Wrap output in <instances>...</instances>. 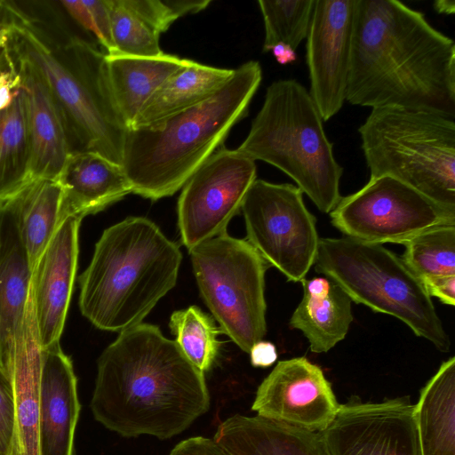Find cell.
<instances>
[{"instance_id":"cell-1","label":"cell","mask_w":455,"mask_h":455,"mask_svg":"<svg viewBox=\"0 0 455 455\" xmlns=\"http://www.w3.org/2000/svg\"><path fill=\"white\" fill-rule=\"evenodd\" d=\"M346 100L455 118V43L396 0H356Z\"/></svg>"},{"instance_id":"cell-2","label":"cell","mask_w":455,"mask_h":455,"mask_svg":"<svg viewBox=\"0 0 455 455\" xmlns=\"http://www.w3.org/2000/svg\"><path fill=\"white\" fill-rule=\"evenodd\" d=\"M209 408L204 372L156 325L122 331L98 359L91 409L98 422L123 436L169 439Z\"/></svg>"},{"instance_id":"cell-3","label":"cell","mask_w":455,"mask_h":455,"mask_svg":"<svg viewBox=\"0 0 455 455\" xmlns=\"http://www.w3.org/2000/svg\"><path fill=\"white\" fill-rule=\"evenodd\" d=\"M261 79L259 62L247 61L201 103L149 125L128 129L121 165L132 193L156 201L180 189L247 115Z\"/></svg>"},{"instance_id":"cell-4","label":"cell","mask_w":455,"mask_h":455,"mask_svg":"<svg viewBox=\"0 0 455 455\" xmlns=\"http://www.w3.org/2000/svg\"><path fill=\"white\" fill-rule=\"evenodd\" d=\"M182 254L144 217L105 229L79 277V307L95 327L121 332L141 323L176 284Z\"/></svg>"},{"instance_id":"cell-5","label":"cell","mask_w":455,"mask_h":455,"mask_svg":"<svg viewBox=\"0 0 455 455\" xmlns=\"http://www.w3.org/2000/svg\"><path fill=\"white\" fill-rule=\"evenodd\" d=\"M322 116L309 92L294 79L273 82L250 132L237 148L291 178L322 212L341 198L342 166L333 154Z\"/></svg>"},{"instance_id":"cell-6","label":"cell","mask_w":455,"mask_h":455,"mask_svg":"<svg viewBox=\"0 0 455 455\" xmlns=\"http://www.w3.org/2000/svg\"><path fill=\"white\" fill-rule=\"evenodd\" d=\"M15 54L39 72L79 148L92 151L122 164L127 127L113 100L107 76L105 52L80 39L68 46L73 67L60 62L26 20L12 30Z\"/></svg>"},{"instance_id":"cell-7","label":"cell","mask_w":455,"mask_h":455,"mask_svg":"<svg viewBox=\"0 0 455 455\" xmlns=\"http://www.w3.org/2000/svg\"><path fill=\"white\" fill-rule=\"evenodd\" d=\"M370 178L390 177L455 207L454 119L397 107L371 108L358 128Z\"/></svg>"},{"instance_id":"cell-8","label":"cell","mask_w":455,"mask_h":455,"mask_svg":"<svg viewBox=\"0 0 455 455\" xmlns=\"http://www.w3.org/2000/svg\"><path fill=\"white\" fill-rule=\"evenodd\" d=\"M315 267L352 301L401 320L418 337L449 352V335L421 281L382 244L349 237L321 238Z\"/></svg>"},{"instance_id":"cell-9","label":"cell","mask_w":455,"mask_h":455,"mask_svg":"<svg viewBox=\"0 0 455 455\" xmlns=\"http://www.w3.org/2000/svg\"><path fill=\"white\" fill-rule=\"evenodd\" d=\"M188 251L201 296L222 333L249 353L267 333L268 264L247 240L227 232Z\"/></svg>"},{"instance_id":"cell-10","label":"cell","mask_w":455,"mask_h":455,"mask_svg":"<svg viewBox=\"0 0 455 455\" xmlns=\"http://www.w3.org/2000/svg\"><path fill=\"white\" fill-rule=\"evenodd\" d=\"M241 211L247 241L268 266L289 281L301 282L315 264L320 238L316 220L303 201V193L290 183L256 179Z\"/></svg>"},{"instance_id":"cell-11","label":"cell","mask_w":455,"mask_h":455,"mask_svg":"<svg viewBox=\"0 0 455 455\" xmlns=\"http://www.w3.org/2000/svg\"><path fill=\"white\" fill-rule=\"evenodd\" d=\"M330 215L346 237L379 244H403L428 229L455 225V207L386 176L370 178L358 191L341 196Z\"/></svg>"},{"instance_id":"cell-12","label":"cell","mask_w":455,"mask_h":455,"mask_svg":"<svg viewBox=\"0 0 455 455\" xmlns=\"http://www.w3.org/2000/svg\"><path fill=\"white\" fill-rule=\"evenodd\" d=\"M255 161L236 149H217L182 187L178 228L189 251L223 232L256 180Z\"/></svg>"},{"instance_id":"cell-13","label":"cell","mask_w":455,"mask_h":455,"mask_svg":"<svg viewBox=\"0 0 455 455\" xmlns=\"http://www.w3.org/2000/svg\"><path fill=\"white\" fill-rule=\"evenodd\" d=\"M319 435L328 455H422L409 396L364 403L352 395Z\"/></svg>"},{"instance_id":"cell-14","label":"cell","mask_w":455,"mask_h":455,"mask_svg":"<svg viewBox=\"0 0 455 455\" xmlns=\"http://www.w3.org/2000/svg\"><path fill=\"white\" fill-rule=\"evenodd\" d=\"M356 0H315L307 36L309 94L323 121L343 107L351 66Z\"/></svg>"},{"instance_id":"cell-15","label":"cell","mask_w":455,"mask_h":455,"mask_svg":"<svg viewBox=\"0 0 455 455\" xmlns=\"http://www.w3.org/2000/svg\"><path fill=\"white\" fill-rule=\"evenodd\" d=\"M339 405L322 369L295 357L277 363L259 386L251 409L258 416L319 433Z\"/></svg>"},{"instance_id":"cell-16","label":"cell","mask_w":455,"mask_h":455,"mask_svg":"<svg viewBox=\"0 0 455 455\" xmlns=\"http://www.w3.org/2000/svg\"><path fill=\"white\" fill-rule=\"evenodd\" d=\"M82 219L68 217L55 230L31 275L30 291L42 348L60 342L77 267Z\"/></svg>"},{"instance_id":"cell-17","label":"cell","mask_w":455,"mask_h":455,"mask_svg":"<svg viewBox=\"0 0 455 455\" xmlns=\"http://www.w3.org/2000/svg\"><path fill=\"white\" fill-rule=\"evenodd\" d=\"M20 196L0 201V368L7 376L29 297L32 272L19 224Z\"/></svg>"},{"instance_id":"cell-18","label":"cell","mask_w":455,"mask_h":455,"mask_svg":"<svg viewBox=\"0 0 455 455\" xmlns=\"http://www.w3.org/2000/svg\"><path fill=\"white\" fill-rule=\"evenodd\" d=\"M80 403L70 358L60 342L42 348L38 410L39 455H74Z\"/></svg>"},{"instance_id":"cell-19","label":"cell","mask_w":455,"mask_h":455,"mask_svg":"<svg viewBox=\"0 0 455 455\" xmlns=\"http://www.w3.org/2000/svg\"><path fill=\"white\" fill-rule=\"evenodd\" d=\"M15 55L16 62L10 61L27 94L29 179L57 180L72 151L63 114L37 69L26 59Z\"/></svg>"},{"instance_id":"cell-20","label":"cell","mask_w":455,"mask_h":455,"mask_svg":"<svg viewBox=\"0 0 455 455\" xmlns=\"http://www.w3.org/2000/svg\"><path fill=\"white\" fill-rule=\"evenodd\" d=\"M57 180L59 225L68 217L97 213L132 193L122 165L92 151H71Z\"/></svg>"},{"instance_id":"cell-21","label":"cell","mask_w":455,"mask_h":455,"mask_svg":"<svg viewBox=\"0 0 455 455\" xmlns=\"http://www.w3.org/2000/svg\"><path fill=\"white\" fill-rule=\"evenodd\" d=\"M42 347L38 339L31 291L19 329L11 381L16 411L17 455H39L38 410Z\"/></svg>"},{"instance_id":"cell-22","label":"cell","mask_w":455,"mask_h":455,"mask_svg":"<svg viewBox=\"0 0 455 455\" xmlns=\"http://www.w3.org/2000/svg\"><path fill=\"white\" fill-rule=\"evenodd\" d=\"M212 439L230 455H328L319 433L258 415L227 419Z\"/></svg>"},{"instance_id":"cell-23","label":"cell","mask_w":455,"mask_h":455,"mask_svg":"<svg viewBox=\"0 0 455 455\" xmlns=\"http://www.w3.org/2000/svg\"><path fill=\"white\" fill-rule=\"evenodd\" d=\"M303 298L290 319L314 353H324L345 339L353 321L351 299L326 277L303 279Z\"/></svg>"},{"instance_id":"cell-24","label":"cell","mask_w":455,"mask_h":455,"mask_svg":"<svg viewBox=\"0 0 455 455\" xmlns=\"http://www.w3.org/2000/svg\"><path fill=\"white\" fill-rule=\"evenodd\" d=\"M187 62L188 59L164 52L158 56L105 53L111 95L127 129L153 93Z\"/></svg>"},{"instance_id":"cell-25","label":"cell","mask_w":455,"mask_h":455,"mask_svg":"<svg viewBox=\"0 0 455 455\" xmlns=\"http://www.w3.org/2000/svg\"><path fill=\"white\" fill-rule=\"evenodd\" d=\"M233 73L234 69L188 60L148 100L129 129L149 125L201 103L217 92Z\"/></svg>"},{"instance_id":"cell-26","label":"cell","mask_w":455,"mask_h":455,"mask_svg":"<svg viewBox=\"0 0 455 455\" xmlns=\"http://www.w3.org/2000/svg\"><path fill=\"white\" fill-rule=\"evenodd\" d=\"M415 406L422 455H455V357L443 362Z\"/></svg>"},{"instance_id":"cell-27","label":"cell","mask_w":455,"mask_h":455,"mask_svg":"<svg viewBox=\"0 0 455 455\" xmlns=\"http://www.w3.org/2000/svg\"><path fill=\"white\" fill-rule=\"evenodd\" d=\"M19 196L20 231L32 272L59 226L61 188L57 180L36 179Z\"/></svg>"},{"instance_id":"cell-28","label":"cell","mask_w":455,"mask_h":455,"mask_svg":"<svg viewBox=\"0 0 455 455\" xmlns=\"http://www.w3.org/2000/svg\"><path fill=\"white\" fill-rule=\"evenodd\" d=\"M29 156L27 94L20 83L11 105L0 110V201L30 181Z\"/></svg>"},{"instance_id":"cell-29","label":"cell","mask_w":455,"mask_h":455,"mask_svg":"<svg viewBox=\"0 0 455 455\" xmlns=\"http://www.w3.org/2000/svg\"><path fill=\"white\" fill-rule=\"evenodd\" d=\"M169 327L175 342L188 360L204 373L212 367L220 347L222 333L214 319L197 306L174 311Z\"/></svg>"},{"instance_id":"cell-30","label":"cell","mask_w":455,"mask_h":455,"mask_svg":"<svg viewBox=\"0 0 455 455\" xmlns=\"http://www.w3.org/2000/svg\"><path fill=\"white\" fill-rule=\"evenodd\" d=\"M403 260L421 281L455 275V225L424 231L403 243Z\"/></svg>"},{"instance_id":"cell-31","label":"cell","mask_w":455,"mask_h":455,"mask_svg":"<svg viewBox=\"0 0 455 455\" xmlns=\"http://www.w3.org/2000/svg\"><path fill=\"white\" fill-rule=\"evenodd\" d=\"M315 0L258 1L265 28L262 51L277 44L294 51L307 39Z\"/></svg>"},{"instance_id":"cell-32","label":"cell","mask_w":455,"mask_h":455,"mask_svg":"<svg viewBox=\"0 0 455 455\" xmlns=\"http://www.w3.org/2000/svg\"><path fill=\"white\" fill-rule=\"evenodd\" d=\"M115 54L158 56L163 53L160 34L148 26L118 0H108Z\"/></svg>"},{"instance_id":"cell-33","label":"cell","mask_w":455,"mask_h":455,"mask_svg":"<svg viewBox=\"0 0 455 455\" xmlns=\"http://www.w3.org/2000/svg\"><path fill=\"white\" fill-rule=\"evenodd\" d=\"M155 31H166L180 17L205 9L209 0H118Z\"/></svg>"},{"instance_id":"cell-34","label":"cell","mask_w":455,"mask_h":455,"mask_svg":"<svg viewBox=\"0 0 455 455\" xmlns=\"http://www.w3.org/2000/svg\"><path fill=\"white\" fill-rule=\"evenodd\" d=\"M60 4L75 20L94 35L105 53L115 54L108 0L61 1Z\"/></svg>"},{"instance_id":"cell-35","label":"cell","mask_w":455,"mask_h":455,"mask_svg":"<svg viewBox=\"0 0 455 455\" xmlns=\"http://www.w3.org/2000/svg\"><path fill=\"white\" fill-rule=\"evenodd\" d=\"M0 455H17L14 397L10 379L0 368Z\"/></svg>"},{"instance_id":"cell-36","label":"cell","mask_w":455,"mask_h":455,"mask_svg":"<svg viewBox=\"0 0 455 455\" xmlns=\"http://www.w3.org/2000/svg\"><path fill=\"white\" fill-rule=\"evenodd\" d=\"M170 455H230L213 439L195 436L178 443Z\"/></svg>"},{"instance_id":"cell-37","label":"cell","mask_w":455,"mask_h":455,"mask_svg":"<svg viewBox=\"0 0 455 455\" xmlns=\"http://www.w3.org/2000/svg\"><path fill=\"white\" fill-rule=\"evenodd\" d=\"M421 283L430 297L434 296L443 304L454 306L455 275L427 277Z\"/></svg>"},{"instance_id":"cell-38","label":"cell","mask_w":455,"mask_h":455,"mask_svg":"<svg viewBox=\"0 0 455 455\" xmlns=\"http://www.w3.org/2000/svg\"><path fill=\"white\" fill-rule=\"evenodd\" d=\"M27 18L13 4L0 0V47L8 41L12 30Z\"/></svg>"},{"instance_id":"cell-39","label":"cell","mask_w":455,"mask_h":455,"mask_svg":"<svg viewBox=\"0 0 455 455\" xmlns=\"http://www.w3.org/2000/svg\"><path fill=\"white\" fill-rule=\"evenodd\" d=\"M9 67V70L0 72V110L11 105L20 84V76L11 61Z\"/></svg>"},{"instance_id":"cell-40","label":"cell","mask_w":455,"mask_h":455,"mask_svg":"<svg viewBox=\"0 0 455 455\" xmlns=\"http://www.w3.org/2000/svg\"><path fill=\"white\" fill-rule=\"evenodd\" d=\"M251 363L255 367H268L277 359L275 346L268 341H258L251 348Z\"/></svg>"},{"instance_id":"cell-41","label":"cell","mask_w":455,"mask_h":455,"mask_svg":"<svg viewBox=\"0 0 455 455\" xmlns=\"http://www.w3.org/2000/svg\"><path fill=\"white\" fill-rule=\"evenodd\" d=\"M276 61L281 65H286L296 60L295 51L283 44H275L271 51Z\"/></svg>"},{"instance_id":"cell-42","label":"cell","mask_w":455,"mask_h":455,"mask_svg":"<svg viewBox=\"0 0 455 455\" xmlns=\"http://www.w3.org/2000/svg\"><path fill=\"white\" fill-rule=\"evenodd\" d=\"M435 8L442 13L453 14L455 12L454 1H436L435 2Z\"/></svg>"}]
</instances>
